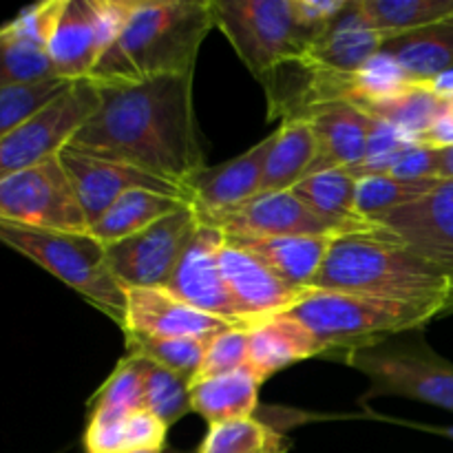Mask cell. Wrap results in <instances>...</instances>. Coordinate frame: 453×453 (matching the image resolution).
<instances>
[{
	"instance_id": "6da1fadb",
	"label": "cell",
	"mask_w": 453,
	"mask_h": 453,
	"mask_svg": "<svg viewBox=\"0 0 453 453\" xmlns=\"http://www.w3.org/2000/svg\"><path fill=\"white\" fill-rule=\"evenodd\" d=\"M193 82L195 73L97 87L100 104L66 146L140 168L186 190V184L206 168L195 119Z\"/></svg>"
},
{
	"instance_id": "7a4b0ae2",
	"label": "cell",
	"mask_w": 453,
	"mask_h": 453,
	"mask_svg": "<svg viewBox=\"0 0 453 453\" xmlns=\"http://www.w3.org/2000/svg\"><path fill=\"white\" fill-rule=\"evenodd\" d=\"M215 27L211 0H137L131 20L88 80L96 87L195 73L199 47Z\"/></svg>"
},
{
	"instance_id": "3957f363",
	"label": "cell",
	"mask_w": 453,
	"mask_h": 453,
	"mask_svg": "<svg viewBox=\"0 0 453 453\" xmlns=\"http://www.w3.org/2000/svg\"><path fill=\"white\" fill-rule=\"evenodd\" d=\"M314 290L345 292L396 303L429 305L442 317L453 303V281L447 273L401 243L396 234H348L332 243Z\"/></svg>"
},
{
	"instance_id": "277c9868",
	"label": "cell",
	"mask_w": 453,
	"mask_h": 453,
	"mask_svg": "<svg viewBox=\"0 0 453 453\" xmlns=\"http://www.w3.org/2000/svg\"><path fill=\"white\" fill-rule=\"evenodd\" d=\"M0 243L51 273L124 330L127 288L111 273L106 246L91 233H62L0 221Z\"/></svg>"
},
{
	"instance_id": "5b68a950",
	"label": "cell",
	"mask_w": 453,
	"mask_h": 453,
	"mask_svg": "<svg viewBox=\"0 0 453 453\" xmlns=\"http://www.w3.org/2000/svg\"><path fill=\"white\" fill-rule=\"evenodd\" d=\"M290 314L312 330V334L326 345L327 354L348 352L389 336L407 334L442 317L441 310L429 305L396 303L314 288H310L308 296L296 303Z\"/></svg>"
},
{
	"instance_id": "8992f818",
	"label": "cell",
	"mask_w": 453,
	"mask_h": 453,
	"mask_svg": "<svg viewBox=\"0 0 453 453\" xmlns=\"http://www.w3.org/2000/svg\"><path fill=\"white\" fill-rule=\"evenodd\" d=\"M212 20L257 80L303 58L317 40L301 25L295 0H211Z\"/></svg>"
},
{
	"instance_id": "52a82bcc",
	"label": "cell",
	"mask_w": 453,
	"mask_h": 453,
	"mask_svg": "<svg viewBox=\"0 0 453 453\" xmlns=\"http://www.w3.org/2000/svg\"><path fill=\"white\" fill-rule=\"evenodd\" d=\"M343 354V361L370 380L367 398L401 396L453 411V365L423 341L398 334Z\"/></svg>"
},
{
	"instance_id": "ba28073f",
	"label": "cell",
	"mask_w": 453,
	"mask_h": 453,
	"mask_svg": "<svg viewBox=\"0 0 453 453\" xmlns=\"http://www.w3.org/2000/svg\"><path fill=\"white\" fill-rule=\"evenodd\" d=\"M97 104L100 91L91 80L71 82L56 100L0 140V181L58 157Z\"/></svg>"
},
{
	"instance_id": "9c48e42d",
	"label": "cell",
	"mask_w": 453,
	"mask_h": 453,
	"mask_svg": "<svg viewBox=\"0 0 453 453\" xmlns=\"http://www.w3.org/2000/svg\"><path fill=\"white\" fill-rule=\"evenodd\" d=\"M0 221L62 233H88L87 217L58 157L0 181Z\"/></svg>"
},
{
	"instance_id": "30bf717a",
	"label": "cell",
	"mask_w": 453,
	"mask_h": 453,
	"mask_svg": "<svg viewBox=\"0 0 453 453\" xmlns=\"http://www.w3.org/2000/svg\"><path fill=\"white\" fill-rule=\"evenodd\" d=\"M193 206L155 221L142 233L106 246V261L113 277L131 288H168L177 264L199 230Z\"/></svg>"
},
{
	"instance_id": "8fae6325",
	"label": "cell",
	"mask_w": 453,
	"mask_h": 453,
	"mask_svg": "<svg viewBox=\"0 0 453 453\" xmlns=\"http://www.w3.org/2000/svg\"><path fill=\"white\" fill-rule=\"evenodd\" d=\"M199 221L224 234L257 237H348L330 221L314 215L292 190L264 193L219 212H197Z\"/></svg>"
},
{
	"instance_id": "7c38bea8",
	"label": "cell",
	"mask_w": 453,
	"mask_h": 453,
	"mask_svg": "<svg viewBox=\"0 0 453 453\" xmlns=\"http://www.w3.org/2000/svg\"><path fill=\"white\" fill-rule=\"evenodd\" d=\"M58 159H60L62 168H65L66 177L73 186V193L78 197L84 217H87L88 228L128 190H153V193L184 199L190 203L188 193L184 188L149 175L140 168L93 157V155L80 153L71 146H65L58 153Z\"/></svg>"
},
{
	"instance_id": "4fadbf2b",
	"label": "cell",
	"mask_w": 453,
	"mask_h": 453,
	"mask_svg": "<svg viewBox=\"0 0 453 453\" xmlns=\"http://www.w3.org/2000/svg\"><path fill=\"white\" fill-rule=\"evenodd\" d=\"M224 239L221 230L199 224V230L177 264L166 290L199 312L228 323L230 327H246L248 321L221 274L219 248L224 246Z\"/></svg>"
},
{
	"instance_id": "5bb4252c",
	"label": "cell",
	"mask_w": 453,
	"mask_h": 453,
	"mask_svg": "<svg viewBox=\"0 0 453 453\" xmlns=\"http://www.w3.org/2000/svg\"><path fill=\"white\" fill-rule=\"evenodd\" d=\"M374 224L396 234L398 242L449 274L453 281V180H438L427 195L388 212Z\"/></svg>"
},
{
	"instance_id": "9a60e30c",
	"label": "cell",
	"mask_w": 453,
	"mask_h": 453,
	"mask_svg": "<svg viewBox=\"0 0 453 453\" xmlns=\"http://www.w3.org/2000/svg\"><path fill=\"white\" fill-rule=\"evenodd\" d=\"M228 323L195 310L166 288L127 290L124 334L150 339H212L228 330Z\"/></svg>"
},
{
	"instance_id": "2e32d148",
	"label": "cell",
	"mask_w": 453,
	"mask_h": 453,
	"mask_svg": "<svg viewBox=\"0 0 453 453\" xmlns=\"http://www.w3.org/2000/svg\"><path fill=\"white\" fill-rule=\"evenodd\" d=\"M219 265L226 286L237 301L248 326L257 319L290 312L310 292V288H296L281 281L250 252L226 242V239L224 246L219 248Z\"/></svg>"
},
{
	"instance_id": "e0dca14e",
	"label": "cell",
	"mask_w": 453,
	"mask_h": 453,
	"mask_svg": "<svg viewBox=\"0 0 453 453\" xmlns=\"http://www.w3.org/2000/svg\"><path fill=\"white\" fill-rule=\"evenodd\" d=\"M310 124L317 140V155L308 177L330 168H352L365 159L376 119L348 100L327 102L310 111Z\"/></svg>"
},
{
	"instance_id": "ac0fdd59",
	"label": "cell",
	"mask_w": 453,
	"mask_h": 453,
	"mask_svg": "<svg viewBox=\"0 0 453 453\" xmlns=\"http://www.w3.org/2000/svg\"><path fill=\"white\" fill-rule=\"evenodd\" d=\"M274 140H277V131L270 133L265 140L257 142L252 149H248L246 153L230 159V162L202 168L186 184L195 211L219 212L257 197L261 193L265 162H268Z\"/></svg>"
},
{
	"instance_id": "d6986e66",
	"label": "cell",
	"mask_w": 453,
	"mask_h": 453,
	"mask_svg": "<svg viewBox=\"0 0 453 453\" xmlns=\"http://www.w3.org/2000/svg\"><path fill=\"white\" fill-rule=\"evenodd\" d=\"M246 330L250 339L248 367L261 383L295 363L327 354L326 345L312 334V330L290 312L257 319Z\"/></svg>"
},
{
	"instance_id": "ffe728a7",
	"label": "cell",
	"mask_w": 453,
	"mask_h": 453,
	"mask_svg": "<svg viewBox=\"0 0 453 453\" xmlns=\"http://www.w3.org/2000/svg\"><path fill=\"white\" fill-rule=\"evenodd\" d=\"M104 56L91 0H65L49 42L56 78L66 82L88 80L97 60Z\"/></svg>"
},
{
	"instance_id": "44dd1931",
	"label": "cell",
	"mask_w": 453,
	"mask_h": 453,
	"mask_svg": "<svg viewBox=\"0 0 453 453\" xmlns=\"http://www.w3.org/2000/svg\"><path fill=\"white\" fill-rule=\"evenodd\" d=\"M379 31L363 16L358 0H352L343 13L310 44L305 60L334 73L352 75L380 53Z\"/></svg>"
},
{
	"instance_id": "7402d4cb",
	"label": "cell",
	"mask_w": 453,
	"mask_h": 453,
	"mask_svg": "<svg viewBox=\"0 0 453 453\" xmlns=\"http://www.w3.org/2000/svg\"><path fill=\"white\" fill-rule=\"evenodd\" d=\"M339 237H257V234H226V242L250 252L281 281L296 288H310L321 270L332 243Z\"/></svg>"
},
{
	"instance_id": "603a6c76",
	"label": "cell",
	"mask_w": 453,
	"mask_h": 453,
	"mask_svg": "<svg viewBox=\"0 0 453 453\" xmlns=\"http://www.w3.org/2000/svg\"><path fill=\"white\" fill-rule=\"evenodd\" d=\"M358 177L349 168H330L305 177L292 193L321 219L330 221L345 234H389L388 228L372 224L357 212Z\"/></svg>"
},
{
	"instance_id": "cb8c5ba5",
	"label": "cell",
	"mask_w": 453,
	"mask_h": 453,
	"mask_svg": "<svg viewBox=\"0 0 453 453\" xmlns=\"http://www.w3.org/2000/svg\"><path fill=\"white\" fill-rule=\"evenodd\" d=\"M380 53L392 58L411 84L434 82L453 71V16L383 40Z\"/></svg>"
},
{
	"instance_id": "d4e9b609",
	"label": "cell",
	"mask_w": 453,
	"mask_h": 453,
	"mask_svg": "<svg viewBox=\"0 0 453 453\" xmlns=\"http://www.w3.org/2000/svg\"><path fill=\"white\" fill-rule=\"evenodd\" d=\"M259 388L261 380L250 367L195 380L190 385V410L208 425L252 418L259 403Z\"/></svg>"
},
{
	"instance_id": "484cf974",
	"label": "cell",
	"mask_w": 453,
	"mask_h": 453,
	"mask_svg": "<svg viewBox=\"0 0 453 453\" xmlns=\"http://www.w3.org/2000/svg\"><path fill=\"white\" fill-rule=\"evenodd\" d=\"M190 206L188 202L168 195L153 193V190H128L124 193L96 224H91L88 233L104 246L118 243L122 239L142 233L155 221Z\"/></svg>"
},
{
	"instance_id": "4316f807",
	"label": "cell",
	"mask_w": 453,
	"mask_h": 453,
	"mask_svg": "<svg viewBox=\"0 0 453 453\" xmlns=\"http://www.w3.org/2000/svg\"><path fill=\"white\" fill-rule=\"evenodd\" d=\"M168 427L149 410L122 418H88L84 429V453L162 451Z\"/></svg>"
},
{
	"instance_id": "83f0119b",
	"label": "cell",
	"mask_w": 453,
	"mask_h": 453,
	"mask_svg": "<svg viewBox=\"0 0 453 453\" xmlns=\"http://www.w3.org/2000/svg\"><path fill=\"white\" fill-rule=\"evenodd\" d=\"M317 155V140L303 119H286L277 128V140L265 162L261 193H283L292 190L305 180Z\"/></svg>"
},
{
	"instance_id": "f1b7e54d",
	"label": "cell",
	"mask_w": 453,
	"mask_h": 453,
	"mask_svg": "<svg viewBox=\"0 0 453 453\" xmlns=\"http://www.w3.org/2000/svg\"><path fill=\"white\" fill-rule=\"evenodd\" d=\"M358 109L365 111L370 118L379 122L389 124L398 128L405 135L418 144V137L427 133L442 115L451 111L449 100H442L441 96L429 88V84H411L398 96L388 97L380 102H367V104H357Z\"/></svg>"
},
{
	"instance_id": "f546056e",
	"label": "cell",
	"mask_w": 453,
	"mask_h": 453,
	"mask_svg": "<svg viewBox=\"0 0 453 453\" xmlns=\"http://www.w3.org/2000/svg\"><path fill=\"white\" fill-rule=\"evenodd\" d=\"M358 7L383 40L453 16V0H358Z\"/></svg>"
},
{
	"instance_id": "4dcf8cb0",
	"label": "cell",
	"mask_w": 453,
	"mask_h": 453,
	"mask_svg": "<svg viewBox=\"0 0 453 453\" xmlns=\"http://www.w3.org/2000/svg\"><path fill=\"white\" fill-rule=\"evenodd\" d=\"M292 441L259 418L211 425L197 453H290Z\"/></svg>"
},
{
	"instance_id": "1f68e13d",
	"label": "cell",
	"mask_w": 453,
	"mask_h": 453,
	"mask_svg": "<svg viewBox=\"0 0 453 453\" xmlns=\"http://www.w3.org/2000/svg\"><path fill=\"white\" fill-rule=\"evenodd\" d=\"M146 358L127 354L88 403V418H122L146 410Z\"/></svg>"
},
{
	"instance_id": "d6a6232c",
	"label": "cell",
	"mask_w": 453,
	"mask_h": 453,
	"mask_svg": "<svg viewBox=\"0 0 453 453\" xmlns=\"http://www.w3.org/2000/svg\"><path fill=\"white\" fill-rule=\"evenodd\" d=\"M438 180H398L392 175H367L357 186V212L361 219H380L396 208L427 195Z\"/></svg>"
},
{
	"instance_id": "836d02e7",
	"label": "cell",
	"mask_w": 453,
	"mask_h": 453,
	"mask_svg": "<svg viewBox=\"0 0 453 453\" xmlns=\"http://www.w3.org/2000/svg\"><path fill=\"white\" fill-rule=\"evenodd\" d=\"M127 336V352L133 357H144L166 370L175 372L190 385L202 370L203 357L211 339H150L140 334ZM215 339V336H212Z\"/></svg>"
},
{
	"instance_id": "e575fe53",
	"label": "cell",
	"mask_w": 453,
	"mask_h": 453,
	"mask_svg": "<svg viewBox=\"0 0 453 453\" xmlns=\"http://www.w3.org/2000/svg\"><path fill=\"white\" fill-rule=\"evenodd\" d=\"M51 58L44 47L16 38L0 27V88L53 80Z\"/></svg>"
},
{
	"instance_id": "d590c367",
	"label": "cell",
	"mask_w": 453,
	"mask_h": 453,
	"mask_svg": "<svg viewBox=\"0 0 453 453\" xmlns=\"http://www.w3.org/2000/svg\"><path fill=\"white\" fill-rule=\"evenodd\" d=\"M144 405L166 427H171L193 411L190 410V383L175 372L146 358Z\"/></svg>"
},
{
	"instance_id": "8d00e7d4",
	"label": "cell",
	"mask_w": 453,
	"mask_h": 453,
	"mask_svg": "<svg viewBox=\"0 0 453 453\" xmlns=\"http://www.w3.org/2000/svg\"><path fill=\"white\" fill-rule=\"evenodd\" d=\"M71 82L60 78L0 88V140L56 100Z\"/></svg>"
},
{
	"instance_id": "74e56055",
	"label": "cell",
	"mask_w": 453,
	"mask_h": 453,
	"mask_svg": "<svg viewBox=\"0 0 453 453\" xmlns=\"http://www.w3.org/2000/svg\"><path fill=\"white\" fill-rule=\"evenodd\" d=\"M411 82L405 78L401 66L385 53L372 58L361 71L354 73V100L352 104H367V102H380L388 97L398 96Z\"/></svg>"
},
{
	"instance_id": "f35d334b",
	"label": "cell",
	"mask_w": 453,
	"mask_h": 453,
	"mask_svg": "<svg viewBox=\"0 0 453 453\" xmlns=\"http://www.w3.org/2000/svg\"><path fill=\"white\" fill-rule=\"evenodd\" d=\"M248 349H250V339H248L246 327H228L211 339L202 370L195 380L212 379V376L230 374V372L248 367Z\"/></svg>"
},
{
	"instance_id": "ab89813d",
	"label": "cell",
	"mask_w": 453,
	"mask_h": 453,
	"mask_svg": "<svg viewBox=\"0 0 453 453\" xmlns=\"http://www.w3.org/2000/svg\"><path fill=\"white\" fill-rule=\"evenodd\" d=\"M62 7H65V0H44V3L22 9L16 18L4 22L3 27L16 38L38 44V47H44L49 51V42H51L53 29H56Z\"/></svg>"
},
{
	"instance_id": "60d3db41",
	"label": "cell",
	"mask_w": 453,
	"mask_h": 453,
	"mask_svg": "<svg viewBox=\"0 0 453 453\" xmlns=\"http://www.w3.org/2000/svg\"><path fill=\"white\" fill-rule=\"evenodd\" d=\"M418 144L432 146V149H447L453 146V111L442 115L427 133L418 137Z\"/></svg>"
},
{
	"instance_id": "b9f144b4",
	"label": "cell",
	"mask_w": 453,
	"mask_h": 453,
	"mask_svg": "<svg viewBox=\"0 0 453 453\" xmlns=\"http://www.w3.org/2000/svg\"><path fill=\"white\" fill-rule=\"evenodd\" d=\"M434 153H436L434 177H436V180H453V146H447V149H434Z\"/></svg>"
},
{
	"instance_id": "7bdbcfd3",
	"label": "cell",
	"mask_w": 453,
	"mask_h": 453,
	"mask_svg": "<svg viewBox=\"0 0 453 453\" xmlns=\"http://www.w3.org/2000/svg\"><path fill=\"white\" fill-rule=\"evenodd\" d=\"M429 88H432L436 96H441L442 100H453V71H447L441 78L429 82Z\"/></svg>"
},
{
	"instance_id": "ee69618b",
	"label": "cell",
	"mask_w": 453,
	"mask_h": 453,
	"mask_svg": "<svg viewBox=\"0 0 453 453\" xmlns=\"http://www.w3.org/2000/svg\"><path fill=\"white\" fill-rule=\"evenodd\" d=\"M162 453H188V451H180V449H173V447H164Z\"/></svg>"
},
{
	"instance_id": "f6af8a7d",
	"label": "cell",
	"mask_w": 453,
	"mask_h": 453,
	"mask_svg": "<svg viewBox=\"0 0 453 453\" xmlns=\"http://www.w3.org/2000/svg\"><path fill=\"white\" fill-rule=\"evenodd\" d=\"M131 453H162V451H131Z\"/></svg>"
}]
</instances>
